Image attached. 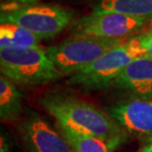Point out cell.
<instances>
[{"mask_svg":"<svg viewBox=\"0 0 152 152\" xmlns=\"http://www.w3.org/2000/svg\"><path fill=\"white\" fill-rule=\"evenodd\" d=\"M39 104L56 118L57 124L102 139L113 151L129 137V133L110 115L76 97L50 93L42 97Z\"/></svg>","mask_w":152,"mask_h":152,"instance_id":"obj_1","label":"cell"},{"mask_svg":"<svg viewBox=\"0 0 152 152\" xmlns=\"http://www.w3.org/2000/svg\"><path fill=\"white\" fill-rule=\"evenodd\" d=\"M145 56L141 35L129 38L109 50L88 67L76 72L67 83L85 91L102 90L113 86L121 72L137 57Z\"/></svg>","mask_w":152,"mask_h":152,"instance_id":"obj_2","label":"cell"},{"mask_svg":"<svg viewBox=\"0 0 152 152\" xmlns=\"http://www.w3.org/2000/svg\"><path fill=\"white\" fill-rule=\"evenodd\" d=\"M1 73L24 85H42L61 78L62 73L41 47L0 48Z\"/></svg>","mask_w":152,"mask_h":152,"instance_id":"obj_3","label":"cell"},{"mask_svg":"<svg viewBox=\"0 0 152 152\" xmlns=\"http://www.w3.org/2000/svg\"><path fill=\"white\" fill-rule=\"evenodd\" d=\"M75 13L67 8L53 4L19 5L3 11L1 23L16 24L34 33L42 39H50L61 33L74 22Z\"/></svg>","mask_w":152,"mask_h":152,"instance_id":"obj_4","label":"cell"},{"mask_svg":"<svg viewBox=\"0 0 152 152\" xmlns=\"http://www.w3.org/2000/svg\"><path fill=\"white\" fill-rule=\"evenodd\" d=\"M124 39L96 37H72L45 48L48 57L62 73L73 75L88 67L109 50Z\"/></svg>","mask_w":152,"mask_h":152,"instance_id":"obj_5","label":"cell"},{"mask_svg":"<svg viewBox=\"0 0 152 152\" xmlns=\"http://www.w3.org/2000/svg\"><path fill=\"white\" fill-rule=\"evenodd\" d=\"M147 18H136L118 13H92L75 20L71 25L72 37H96L124 39L142 29Z\"/></svg>","mask_w":152,"mask_h":152,"instance_id":"obj_6","label":"cell"},{"mask_svg":"<svg viewBox=\"0 0 152 152\" xmlns=\"http://www.w3.org/2000/svg\"><path fill=\"white\" fill-rule=\"evenodd\" d=\"M19 132L28 152H74L60 132L35 112L26 114Z\"/></svg>","mask_w":152,"mask_h":152,"instance_id":"obj_7","label":"cell"},{"mask_svg":"<svg viewBox=\"0 0 152 152\" xmlns=\"http://www.w3.org/2000/svg\"><path fill=\"white\" fill-rule=\"evenodd\" d=\"M108 112L115 123L129 134L152 138V100H121L112 104Z\"/></svg>","mask_w":152,"mask_h":152,"instance_id":"obj_8","label":"cell"},{"mask_svg":"<svg viewBox=\"0 0 152 152\" xmlns=\"http://www.w3.org/2000/svg\"><path fill=\"white\" fill-rule=\"evenodd\" d=\"M113 86L134 98L152 100V57L135 58L121 72Z\"/></svg>","mask_w":152,"mask_h":152,"instance_id":"obj_9","label":"cell"},{"mask_svg":"<svg viewBox=\"0 0 152 152\" xmlns=\"http://www.w3.org/2000/svg\"><path fill=\"white\" fill-rule=\"evenodd\" d=\"M92 13H118L136 18H152V0H97Z\"/></svg>","mask_w":152,"mask_h":152,"instance_id":"obj_10","label":"cell"},{"mask_svg":"<svg viewBox=\"0 0 152 152\" xmlns=\"http://www.w3.org/2000/svg\"><path fill=\"white\" fill-rule=\"evenodd\" d=\"M22 114V94L10 79L0 77V118L2 121H16Z\"/></svg>","mask_w":152,"mask_h":152,"instance_id":"obj_11","label":"cell"},{"mask_svg":"<svg viewBox=\"0 0 152 152\" xmlns=\"http://www.w3.org/2000/svg\"><path fill=\"white\" fill-rule=\"evenodd\" d=\"M42 39L34 33L16 24L1 23L0 25V48H24L39 47Z\"/></svg>","mask_w":152,"mask_h":152,"instance_id":"obj_12","label":"cell"},{"mask_svg":"<svg viewBox=\"0 0 152 152\" xmlns=\"http://www.w3.org/2000/svg\"><path fill=\"white\" fill-rule=\"evenodd\" d=\"M57 129L74 152H113L104 140L57 124Z\"/></svg>","mask_w":152,"mask_h":152,"instance_id":"obj_13","label":"cell"},{"mask_svg":"<svg viewBox=\"0 0 152 152\" xmlns=\"http://www.w3.org/2000/svg\"><path fill=\"white\" fill-rule=\"evenodd\" d=\"M142 37V45L145 50V56L152 57V30L141 34Z\"/></svg>","mask_w":152,"mask_h":152,"instance_id":"obj_14","label":"cell"},{"mask_svg":"<svg viewBox=\"0 0 152 152\" xmlns=\"http://www.w3.org/2000/svg\"><path fill=\"white\" fill-rule=\"evenodd\" d=\"M0 152H14L11 141L9 140L7 135L3 132L1 133V137H0Z\"/></svg>","mask_w":152,"mask_h":152,"instance_id":"obj_15","label":"cell"},{"mask_svg":"<svg viewBox=\"0 0 152 152\" xmlns=\"http://www.w3.org/2000/svg\"><path fill=\"white\" fill-rule=\"evenodd\" d=\"M12 1L18 3L19 5H31V4H36V2L39 0H12Z\"/></svg>","mask_w":152,"mask_h":152,"instance_id":"obj_16","label":"cell"},{"mask_svg":"<svg viewBox=\"0 0 152 152\" xmlns=\"http://www.w3.org/2000/svg\"><path fill=\"white\" fill-rule=\"evenodd\" d=\"M142 152H152V138L150 139L149 143H148L146 146L142 149Z\"/></svg>","mask_w":152,"mask_h":152,"instance_id":"obj_17","label":"cell"},{"mask_svg":"<svg viewBox=\"0 0 152 152\" xmlns=\"http://www.w3.org/2000/svg\"><path fill=\"white\" fill-rule=\"evenodd\" d=\"M148 24H149V27H150V30H152V18L149 20V22H148Z\"/></svg>","mask_w":152,"mask_h":152,"instance_id":"obj_18","label":"cell"},{"mask_svg":"<svg viewBox=\"0 0 152 152\" xmlns=\"http://www.w3.org/2000/svg\"><path fill=\"white\" fill-rule=\"evenodd\" d=\"M139 152H142V150H140V151H139Z\"/></svg>","mask_w":152,"mask_h":152,"instance_id":"obj_19","label":"cell"},{"mask_svg":"<svg viewBox=\"0 0 152 152\" xmlns=\"http://www.w3.org/2000/svg\"><path fill=\"white\" fill-rule=\"evenodd\" d=\"M11 1H12V0H11Z\"/></svg>","mask_w":152,"mask_h":152,"instance_id":"obj_20","label":"cell"}]
</instances>
